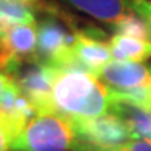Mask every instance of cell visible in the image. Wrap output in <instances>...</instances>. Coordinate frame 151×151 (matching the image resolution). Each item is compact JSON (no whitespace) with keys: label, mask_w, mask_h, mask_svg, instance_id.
I'll return each instance as SVG.
<instances>
[{"label":"cell","mask_w":151,"mask_h":151,"mask_svg":"<svg viewBox=\"0 0 151 151\" xmlns=\"http://www.w3.org/2000/svg\"><path fill=\"white\" fill-rule=\"evenodd\" d=\"M78 134L73 119L58 112L35 115L17 136L10 151H74Z\"/></svg>","instance_id":"obj_2"},{"label":"cell","mask_w":151,"mask_h":151,"mask_svg":"<svg viewBox=\"0 0 151 151\" xmlns=\"http://www.w3.org/2000/svg\"><path fill=\"white\" fill-rule=\"evenodd\" d=\"M58 69L45 63H28L13 76L20 91L38 113L53 112L52 86Z\"/></svg>","instance_id":"obj_6"},{"label":"cell","mask_w":151,"mask_h":151,"mask_svg":"<svg viewBox=\"0 0 151 151\" xmlns=\"http://www.w3.org/2000/svg\"><path fill=\"white\" fill-rule=\"evenodd\" d=\"M94 74L116 91L151 87V66L140 62L112 60L98 69Z\"/></svg>","instance_id":"obj_7"},{"label":"cell","mask_w":151,"mask_h":151,"mask_svg":"<svg viewBox=\"0 0 151 151\" xmlns=\"http://www.w3.org/2000/svg\"><path fill=\"white\" fill-rule=\"evenodd\" d=\"M74 151H151V143L148 140H130L123 144L108 148H99V147H90L84 144H77Z\"/></svg>","instance_id":"obj_15"},{"label":"cell","mask_w":151,"mask_h":151,"mask_svg":"<svg viewBox=\"0 0 151 151\" xmlns=\"http://www.w3.org/2000/svg\"><path fill=\"white\" fill-rule=\"evenodd\" d=\"M109 46L113 60L143 63L151 58V41L115 34L109 41Z\"/></svg>","instance_id":"obj_10"},{"label":"cell","mask_w":151,"mask_h":151,"mask_svg":"<svg viewBox=\"0 0 151 151\" xmlns=\"http://www.w3.org/2000/svg\"><path fill=\"white\" fill-rule=\"evenodd\" d=\"M113 105V90L91 71L58 69L52 86L53 112L69 118H97L109 113Z\"/></svg>","instance_id":"obj_1"},{"label":"cell","mask_w":151,"mask_h":151,"mask_svg":"<svg viewBox=\"0 0 151 151\" xmlns=\"http://www.w3.org/2000/svg\"><path fill=\"white\" fill-rule=\"evenodd\" d=\"M78 134V144L108 148L134 140L127 124L116 113L97 118H71Z\"/></svg>","instance_id":"obj_5"},{"label":"cell","mask_w":151,"mask_h":151,"mask_svg":"<svg viewBox=\"0 0 151 151\" xmlns=\"http://www.w3.org/2000/svg\"><path fill=\"white\" fill-rule=\"evenodd\" d=\"M115 104H126L130 106L151 111V87H141L129 91L113 90Z\"/></svg>","instance_id":"obj_13"},{"label":"cell","mask_w":151,"mask_h":151,"mask_svg":"<svg viewBox=\"0 0 151 151\" xmlns=\"http://www.w3.org/2000/svg\"><path fill=\"white\" fill-rule=\"evenodd\" d=\"M132 6L139 16L143 17L151 27V1L148 0H132Z\"/></svg>","instance_id":"obj_16"},{"label":"cell","mask_w":151,"mask_h":151,"mask_svg":"<svg viewBox=\"0 0 151 151\" xmlns=\"http://www.w3.org/2000/svg\"><path fill=\"white\" fill-rule=\"evenodd\" d=\"M38 62L58 69L83 67L73 50V37H69L55 17L43 18L38 24Z\"/></svg>","instance_id":"obj_4"},{"label":"cell","mask_w":151,"mask_h":151,"mask_svg":"<svg viewBox=\"0 0 151 151\" xmlns=\"http://www.w3.org/2000/svg\"><path fill=\"white\" fill-rule=\"evenodd\" d=\"M102 37L104 34L98 29H78L73 32V50L76 58L92 74L113 60L111 46L101 39Z\"/></svg>","instance_id":"obj_8"},{"label":"cell","mask_w":151,"mask_h":151,"mask_svg":"<svg viewBox=\"0 0 151 151\" xmlns=\"http://www.w3.org/2000/svg\"><path fill=\"white\" fill-rule=\"evenodd\" d=\"M25 126V122L0 109V151H10L14 139Z\"/></svg>","instance_id":"obj_12"},{"label":"cell","mask_w":151,"mask_h":151,"mask_svg":"<svg viewBox=\"0 0 151 151\" xmlns=\"http://www.w3.org/2000/svg\"><path fill=\"white\" fill-rule=\"evenodd\" d=\"M38 24H16L0 37V73L13 77L24 65L39 63Z\"/></svg>","instance_id":"obj_3"},{"label":"cell","mask_w":151,"mask_h":151,"mask_svg":"<svg viewBox=\"0 0 151 151\" xmlns=\"http://www.w3.org/2000/svg\"><path fill=\"white\" fill-rule=\"evenodd\" d=\"M147 140H148V141H150V143H151V137H148V139H147Z\"/></svg>","instance_id":"obj_19"},{"label":"cell","mask_w":151,"mask_h":151,"mask_svg":"<svg viewBox=\"0 0 151 151\" xmlns=\"http://www.w3.org/2000/svg\"><path fill=\"white\" fill-rule=\"evenodd\" d=\"M13 90H20L14 78L7 74L0 73V99L3 95H6L9 91H13Z\"/></svg>","instance_id":"obj_17"},{"label":"cell","mask_w":151,"mask_h":151,"mask_svg":"<svg viewBox=\"0 0 151 151\" xmlns=\"http://www.w3.org/2000/svg\"><path fill=\"white\" fill-rule=\"evenodd\" d=\"M77 10H81L102 22L113 25L122 18L136 13L132 0H65Z\"/></svg>","instance_id":"obj_9"},{"label":"cell","mask_w":151,"mask_h":151,"mask_svg":"<svg viewBox=\"0 0 151 151\" xmlns=\"http://www.w3.org/2000/svg\"><path fill=\"white\" fill-rule=\"evenodd\" d=\"M13 25H16V24L11 21L9 17L6 16L3 11L0 10V37H1V35H3L4 32H7V31H9V29L13 27Z\"/></svg>","instance_id":"obj_18"},{"label":"cell","mask_w":151,"mask_h":151,"mask_svg":"<svg viewBox=\"0 0 151 151\" xmlns=\"http://www.w3.org/2000/svg\"><path fill=\"white\" fill-rule=\"evenodd\" d=\"M0 10L14 24H37L34 13L18 0H0Z\"/></svg>","instance_id":"obj_14"},{"label":"cell","mask_w":151,"mask_h":151,"mask_svg":"<svg viewBox=\"0 0 151 151\" xmlns=\"http://www.w3.org/2000/svg\"><path fill=\"white\" fill-rule=\"evenodd\" d=\"M112 27L118 35H124V37H132V38H137V39L151 41L150 24L143 17H137L134 13L127 17H124V18H122L120 21L115 22Z\"/></svg>","instance_id":"obj_11"}]
</instances>
